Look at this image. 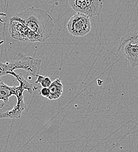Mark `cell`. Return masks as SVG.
<instances>
[{"instance_id":"obj_1","label":"cell","mask_w":138,"mask_h":152,"mask_svg":"<svg viewBox=\"0 0 138 152\" xmlns=\"http://www.w3.org/2000/svg\"><path fill=\"white\" fill-rule=\"evenodd\" d=\"M11 19L24 23L40 36L44 42L52 36L55 27L53 19L47 12L34 7L17 14Z\"/></svg>"},{"instance_id":"obj_11","label":"cell","mask_w":138,"mask_h":152,"mask_svg":"<svg viewBox=\"0 0 138 152\" xmlns=\"http://www.w3.org/2000/svg\"><path fill=\"white\" fill-rule=\"evenodd\" d=\"M40 94L43 97L48 98L50 95V92H49V88L46 87H42L40 90Z\"/></svg>"},{"instance_id":"obj_8","label":"cell","mask_w":138,"mask_h":152,"mask_svg":"<svg viewBox=\"0 0 138 152\" xmlns=\"http://www.w3.org/2000/svg\"><path fill=\"white\" fill-rule=\"evenodd\" d=\"M23 93H21L17 96V101L16 105L14 108L10 111H8L5 113H0V119L6 118V119H19L21 116L22 113L27 110L26 105L24 101V96Z\"/></svg>"},{"instance_id":"obj_4","label":"cell","mask_w":138,"mask_h":152,"mask_svg":"<svg viewBox=\"0 0 138 152\" xmlns=\"http://www.w3.org/2000/svg\"><path fill=\"white\" fill-rule=\"evenodd\" d=\"M119 49L133 68L138 66V31L128 34L122 39Z\"/></svg>"},{"instance_id":"obj_5","label":"cell","mask_w":138,"mask_h":152,"mask_svg":"<svg viewBox=\"0 0 138 152\" xmlns=\"http://www.w3.org/2000/svg\"><path fill=\"white\" fill-rule=\"evenodd\" d=\"M69 4L77 13L88 17L98 16L103 9L102 0H69Z\"/></svg>"},{"instance_id":"obj_6","label":"cell","mask_w":138,"mask_h":152,"mask_svg":"<svg viewBox=\"0 0 138 152\" xmlns=\"http://www.w3.org/2000/svg\"><path fill=\"white\" fill-rule=\"evenodd\" d=\"M10 33L11 37L20 41L44 42L42 39L18 20L10 19Z\"/></svg>"},{"instance_id":"obj_3","label":"cell","mask_w":138,"mask_h":152,"mask_svg":"<svg viewBox=\"0 0 138 152\" xmlns=\"http://www.w3.org/2000/svg\"><path fill=\"white\" fill-rule=\"evenodd\" d=\"M13 76H14L18 81L19 86L10 87L0 80V110L8 102L11 96L15 95L17 97L20 93H24L25 90H27L30 94H32L35 90L38 89L37 87H34L24 78L22 75L14 73Z\"/></svg>"},{"instance_id":"obj_2","label":"cell","mask_w":138,"mask_h":152,"mask_svg":"<svg viewBox=\"0 0 138 152\" xmlns=\"http://www.w3.org/2000/svg\"><path fill=\"white\" fill-rule=\"evenodd\" d=\"M42 60L32 57H24L20 60L3 63L0 62V78L7 75L11 76L17 69H22L27 72L31 76L37 77L40 73Z\"/></svg>"},{"instance_id":"obj_7","label":"cell","mask_w":138,"mask_h":152,"mask_svg":"<svg viewBox=\"0 0 138 152\" xmlns=\"http://www.w3.org/2000/svg\"><path fill=\"white\" fill-rule=\"evenodd\" d=\"M68 32L74 37H82L89 34L91 30V23L89 17L77 13L67 23Z\"/></svg>"},{"instance_id":"obj_9","label":"cell","mask_w":138,"mask_h":152,"mask_svg":"<svg viewBox=\"0 0 138 152\" xmlns=\"http://www.w3.org/2000/svg\"><path fill=\"white\" fill-rule=\"evenodd\" d=\"M48 88L50 92V95L48 98V99L49 100L52 101L57 99L62 95L63 86L59 78L52 81Z\"/></svg>"},{"instance_id":"obj_10","label":"cell","mask_w":138,"mask_h":152,"mask_svg":"<svg viewBox=\"0 0 138 152\" xmlns=\"http://www.w3.org/2000/svg\"><path fill=\"white\" fill-rule=\"evenodd\" d=\"M37 77V79L35 81V83H39L41 84L42 87L48 88L52 83L51 80L48 76H41L39 75Z\"/></svg>"}]
</instances>
